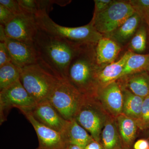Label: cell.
Masks as SVG:
<instances>
[{"label": "cell", "instance_id": "obj_25", "mask_svg": "<svg viewBox=\"0 0 149 149\" xmlns=\"http://www.w3.org/2000/svg\"><path fill=\"white\" fill-rule=\"evenodd\" d=\"M128 1L142 22L148 26L149 25V0H130Z\"/></svg>", "mask_w": 149, "mask_h": 149}, {"label": "cell", "instance_id": "obj_18", "mask_svg": "<svg viewBox=\"0 0 149 149\" xmlns=\"http://www.w3.org/2000/svg\"><path fill=\"white\" fill-rule=\"evenodd\" d=\"M68 145H77L85 148L87 145L95 141L85 128L75 119L68 121L64 133L63 134Z\"/></svg>", "mask_w": 149, "mask_h": 149}, {"label": "cell", "instance_id": "obj_37", "mask_svg": "<svg viewBox=\"0 0 149 149\" xmlns=\"http://www.w3.org/2000/svg\"><path fill=\"white\" fill-rule=\"evenodd\" d=\"M148 34L149 35V25H148Z\"/></svg>", "mask_w": 149, "mask_h": 149}, {"label": "cell", "instance_id": "obj_15", "mask_svg": "<svg viewBox=\"0 0 149 149\" xmlns=\"http://www.w3.org/2000/svg\"><path fill=\"white\" fill-rule=\"evenodd\" d=\"M132 53L129 50L126 51L117 61L107 65L100 69L97 76L99 90L120 79L126 62Z\"/></svg>", "mask_w": 149, "mask_h": 149}, {"label": "cell", "instance_id": "obj_30", "mask_svg": "<svg viewBox=\"0 0 149 149\" xmlns=\"http://www.w3.org/2000/svg\"><path fill=\"white\" fill-rule=\"evenodd\" d=\"M15 15L5 7L0 4V23L5 26L13 19Z\"/></svg>", "mask_w": 149, "mask_h": 149}, {"label": "cell", "instance_id": "obj_12", "mask_svg": "<svg viewBox=\"0 0 149 149\" xmlns=\"http://www.w3.org/2000/svg\"><path fill=\"white\" fill-rule=\"evenodd\" d=\"M5 42L8 48L12 62L19 68L38 63L34 43L24 42L6 37Z\"/></svg>", "mask_w": 149, "mask_h": 149}, {"label": "cell", "instance_id": "obj_32", "mask_svg": "<svg viewBox=\"0 0 149 149\" xmlns=\"http://www.w3.org/2000/svg\"><path fill=\"white\" fill-rule=\"evenodd\" d=\"M134 149H149V142L145 139H141L136 142L133 146Z\"/></svg>", "mask_w": 149, "mask_h": 149}, {"label": "cell", "instance_id": "obj_35", "mask_svg": "<svg viewBox=\"0 0 149 149\" xmlns=\"http://www.w3.org/2000/svg\"><path fill=\"white\" fill-rule=\"evenodd\" d=\"M85 148L80 147L77 145L68 144L67 145L66 149H84Z\"/></svg>", "mask_w": 149, "mask_h": 149}, {"label": "cell", "instance_id": "obj_2", "mask_svg": "<svg viewBox=\"0 0 149 149\" xmlns=\"http://www.w3.org/2000/svg\"><path fill=\"white\" fill-rule=\"evenodd\" d=\"M95 46L79 47L70 62L66 78L84 95L95 98L99 88L98 74L102 68L96 62Z\"/></svg>", "mask_w": 149, "mask_h": 149}, {"label": "cell", "instance_id": "obj_20", "mask_svg": "<svg viewBox=\"0 0 149 149\" xmlns=\"http://www.w3.org/2000/svg\"><path fill=\"white\" fill-rule=\"evenodd\" d=\"M116 123L112 119H107L101 136L104 149H120V136Z\"/></svg>", "mask_w": 149, "mask_h": 149}, {"label": "cell", "instance_id": "obj_34", "mask_svg": "<svg viewBox=\"0 0 149 149\" xmlns=\"http://www.w3.org/2000/svg\"><path fill=\"white\" fill-rule=\"evenodd\" d=\"M7 36L5 31V27L3 25H0V41L4 42Z\"/></svg>", "mask_w": 149, "mask_h": 149}, {"label": "cell", "instance_id": "obj_26", "mask_svg": "<svg viewBox=\"0 0 149 149\" xmlns=\"http://www.w3.org/2000/svg\"><path fill=\"white\" fill-rule=\"evenodd\" d=\"M136 122L140 129L144 130L149 128V95L144 98L141 116Z\"/></svg>", "mask_w": 149, "mask_h": 149}, {"label": "cell", "instance_id": "obj_16", "mask_svg": "<svg viewBox=\"0 0 149 149\" xmlns=\"http://www.w3.org/2000/svg\"><path fill=\"white\" fill-rule=\"evenodd\" d=\"M117 81L121 87L136 95L143 98L149 95V74L147 71L129 74Z\"/></svg>", "mask_w": 149, "mask_h": 149}, {"label": "cell", "instance_id": "obj_6", "mask_svg": "<svg viewBox=\"0 0 149 149\" xmlns=\"http://www.w3.org/2000/svg\"><path fill=\"white\" fill-rule=\"evenodd\" d=\"M135 13L128 1H113L106 9L93 17L91 22L104 36L117 29Z\"/></svg>", "mask_w": 149, "mask_h": 149}, {"label": "cell", "instance_id": "obj_3", "mask_svg": "<svg viewBox=\"0 0 149 149\" xmlns=\"http://www.w3.org/2000/svg\"><path fill=\"white\" fill-rule=\"evenodd\" d=\"M35 16L40 31L74 46H96L103 37L95 29L91 22L81 27H66L56 24L45 12H40Z\"/></svg>", "mask_w": 149, "mask_h": 149}, {"label": "cell", "instance_id": "obj_10", "mask_svg": "<svg viewBox=\"0 0 149 149\" xmlns=\"http://www.w3.org/2000/svg\"><path fill=\"white\" fill-rule=\"evenodd\" d=\"M20 111L31 123L37 133L39 146L36 149H66L68 144L62 133L38 122L27 110Z\"/></svg>", "mask_w": 149, "mask_h": 149}, {"label": "cell", "instance_id": "obj_5", "mask_svg": "<svg viewBox=\"0 0 149 149\" xmlns=\"http://www.w3.org/2000/svg\"><path fill=\"white\" fill-rule=\"evenodd\" d=\"M85 96L66 78H59L47 100L65 120L74 119Z\"/></svg>", "mask_w": 149, "mask_h": 149}, {"label": "cell", "instance_id": "obj_23", "mask_svg": "<svg viewBox=\"0 0 149 149\" xmlns=\"http://www.w3.org/2000/svg\"><path fill=\"white\" fill-rule=\"evenodd\" d=\"M20 68L12 62L0 66V90L9 87L20 80Z\"/></svg>", "mask_w": 149, "mask_h": 149}, {"label": "cell", "instance_id": "obj_36", "mask_svg": "<svg viewBox=\"0 0 149 149\" xmlns=\"http://www.w3.org/2000/svg\"><path fill=\"white\" fill-rule=\"evenodd\" d=\"M147 71H148V72L149 74V66L148 67V69H147Z\"/></svg>", "mask_w": 149, "mask_h": 149}, {"label": "cell", "instance_id": "obj_19", "mask_svg": "<svg viewBox=\"0 0 149 149\" xmlns=\"http://www.w3.org/2000/svg\"><path fill=\"white\" fill-rule=\"evenodd\" d=\"M121 87L123 96L122 113L136 122L141 116L144 98L136 95L128 89Z\"/></svg>", "mask_w": 149, "mask_h": 149}, {"label": "cell", "instance_id": "obj_11", "mask_svg": "<svg viewBox=\"0 0 149 149\" xmlns=\"http://www.w3.org/2000/svg\"><path fill=\"white\" fill-rule=\"evenodd\" d=\"M28 111L40 123L62 134L64 133L68 120L62 117L47 100L38 103Z\"/></svg>", "mask_w": 149, "mask_h": 149}, {"label": "cell", "instance_id": "obj_13", "mask_svg": "<svg viewBox=\"0 0 149 149\" xmlns=\"http://www.w3.org/2000/svg\"><path fill=\"white\" fill-rule=\"evenodd\" d=\"M97 96H99L104 107L112 115L117 117L122 114L123 93L121 86L117 81L99 89Z\"/></svg>", "mask_w": 149, "mask_h": 149}, {"label": "cell", "instance_id": "obj_21", "mask_svg": "<svg viewBox=\"0 0 149 149\" xmlns=\"http://www.w3.org/2000/svg\"><path fill=\"white\" fill-rule=\"evenodd\" d=\"M116 120L120 138L126 145H130L136 137L138 127L136 121L123 113L116 117Z\"/></svg>", "mask_w": 149, "mask_h": 149}, {"label": "cell", "instance_id": "obj_22", "mask_svg": "<svg viewBox=\"0 0 149 149\" xmlns=\"http://www.w3.org/2000/svg\"><path fill=\"white\" fill-rule=\"evenodd\" d=\"M149 66V54H142L132 53L126 62L121 77L134 73L147 71Z\"/></svg>", "mask_w": 149, "mask_h": 149}, {"label": "cell", "instance_id": "obj_8", "mask_svg": "<svg viewBox=\"0 0 149 149\" xmlns=\"http://www.w3.org/2000/svg\"><path fill=\"white\" fill-rule=\"evenodd\" d=\"M94 98L85 96L74 118L99 143L106 120L97 109Z\"/></svg>", "mask_w": 149, "mask_h": 149}, {"label": "cell", "instance_id": "obj_9", "mask_svg": "<svg viewBox=\"0 0 149 149\" xmlns=\"http://www.w3.org/2000/svg\"><path fill=\"white\" fill-rule=\"evenodd\" d=\"M7 37L28 43H33L39 31L35 15L22 12L15 15L4 26Z\"/></svg>", "mask_w": 149, "mask_h": 149}, {"label": "cell", "instance_id": "obj_24", "mask_svg": "<svg viewBox=\"0 0 149 149\" xmlns=\"http://www.w3.org/2000/svg\"><path fill=\"white\" fill-rule=\"evenodd\" d=\"M148 33V25L142 22L129 42L128 50L136 54H141L144 52L147 48Z\"/></svg>", "mask_w": 149, "mask_h": 149}, {"label": "cell", "instance_id": "obj_33", "mask_svg": "<svg viewBox=\"0 0 149 149\" xmlns=\"http://www.w3.org/2000/svg\"><path fill=\"white\" fill-rule=\"evenodd\" d=\"M84 149H104V148L99 142L93 141L87 145Z\"/></svg>", "mask_w": 149, "mask_h": 149}, {"label": "cell", "instance_id": "obj_29", "mask_svg": "<svg viewBox=\"0 0 149 149\" xmlns=\"http://www.w3.org/2000/svg\"><path fill=\"white\" fill-rule=\"evenodd\" d=\"M12 62L10 54L5 42H0V66Z\"/></svg>", "mask_w": 149, "mask_h": 149}, {"label": "cell", "instance_id": "obj_7", "mask_svg": "<svg viewBox=\"0 0 149 149\" xmlns=\"http://www.w3.org/2000/svg\"><path fill=\"white\" fill-rule=\"evenodd\" d=\"M37 103L19 80L0 92L1 123L5 121L9 110L15 107L20 110H31Z\"/></svg>", "mask_w": 149, "mask_h": 149}, {"label": "cell", "instance_id": "obj_31", "mask_svg": "<svg viewBox=\"0 0 149 149\" xmlns=\"http://www.w3.org/2000/svg\"><path fill=\"white\" fill-rule=\"evenodd\" d=\"M113 0H95V10L93 16H96L98 14L100 13L106 9L113 2Z\"/></svg>", "mask_w": 149, "mask_h": 149}, {"label": "cell", "instance_id": "obj_4", "mask_svg": "<svg viewBox=\"0 0 149 149\" xmlns=\"http://www.w3.org/2000/svg\"><path fill=\"white\" fill-rule=\"evenodd\" d=\"M59 79L38 63L20 68V82L37 104L47 100Z\"/></svg>", "mask_w": 149, "mask_h": 149}, {"label": "cell", "instance_id": "obj_28", "mask_svg": "<svg viewBox=\"0 0 149 149\" xmlns=\"http://www.w3.org/2000/svg\"><path fill=\"white\" fill-rule=\"evenodd\" d=\"M0 4L4 6L15 15L23 12L17 1L0 0Z\"/></svg>", "mask_w": 149, "mask_h": 149}, {"label": "cell", "instance_id": "obj_27", "mask_svg": "<svg viewBox=\"0 0 149 149\" xmlns=\"http://www.w3.org/2000/svg\"><path fill=\"white\" fill-rule=\"evenodd\" d=\"M23 12L35 15L40 12L38 1L36 0H17Z\"/></svg>", "mask_w": 149, "mask_h": 149}, {"label": "cell", "instance_id": "obj_1", "mask_svg": "<svg viewBox=\"0 0 149 149\" xmlns=\"http://www.w3.org/2000/svg\"><path fill=\"white\" fill-rule=\"evenodd\" d=\"M33 43L38 64L57 78H66L69 65L80 47L52 37L39 29Z\"/></svg>", "mask_w": 149, "mask_h": 149}, {"label": "cell", "instance_id": "obj_14", "mask_svg": "<svg viewBox=\"0 0 149 149\" xmlns=\"http://www.w3.org/2000/svg\"><path fill=\"white\" fill-rule=\"evenodd\" d=\"M122 47L113 40L104 37L100 39L95 47L96 62L104 67L115 61Z\"/></svg>", "mask_w": 149, "mask_h": 149}, {"label": "cell", "instance_id": "obj_17", "mask_svg": "<svg viewBox=\"0 0 149 149\" xmlns=\"http://www.w3.org/2000/svg\"><path fill=\"white\" fill-rule=\"evenodd\" d=\"M142 22L139 15L135 13L117 29L103 36L113 40L120 46L125 45L130 42Z\"/></svg>", "mask_w": 149, "mask_h": 149}]
</instances>
